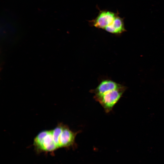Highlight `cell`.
<instances>
[{
  "label": "cell",
  "mask_w": 164,
  "mask_h": 164,
  "mask_svg": "<svg viewBox=\"0 0 164 164\" xmlns=\"http://www.w3.org/2000/svg\"><path fill=\"white\" fill-rule=\"evenodd\" d=\"M126 89V87L122 86L120 88L110 91L99 96L94 97V98L101 105L105 112L108 113L111 111Z\"/></svg>",
  "instance_id": "obj_1"
},
{
  "label": "cell",
  "mask_w": 164,
  "mask_h": 164,
  "mask_svg": "<svg viewBox=\"0 0 164 164\" xmlns=\"http://www.w3.org/2000/svg\"><path fill=\"white\" fill-rule=\"evenodd\" d=\"M33 145L39 151L50 152L57 149L53 139L51 130L39 132L34 138Z\"/></svg>",
  "instance_id": "obj_2"
},
{
  "label": "cell",
  "mask_w": 164,
  "mask_h": 164,
  "mask_svg": "<svg viewBox=\"0 0 164 164\" xmlns=\"http://www.w3.org/2000/svg\"><path fill=\"white\" fill-rule=\"evenodd\" d=\"M99 11L97 17L89 21V23L91 26L104 29L112 22L115 17L119 14L118 12L115 13L105 10Z\"/></svg>",
  "instance_id": "obj_3"
},
{
  "label": "cell",
  "mask_w": 164,
  "mask_h": 164,
  "mask_svg": "<svg viewBox=\"0 0 164 164\" xmlns=\"http://www.w3.org/2000/svg\"><path fill=\"white\" fill-rule=\"evenodd\" d=\"M80 131L74 132L69 127L63 124L59 138L60 148L68 147L72 146L75 143V137Z\"/></svg>",
  "instance_id": "obj_4"
},
{
  "label": "cell",
  "mask_w": 164,
  "mask_h": 164,
  "mask_svg": "<svg viewBox=\"0 0 164 164\" xmlns=\"http://www.w3.org/2000/svg\"><path fill=\"white\" fill-rule=\"evenodd\" d=\"M123 85L110 80H102L94 89L91 90L90 92L94 94V97L101 96L110 91L118 89Z\"/></svg>",
  "instance_id": "obj_5"
},
{
  "label": "cell",
  "mask_w": 164,
  "mask_h": 164,
  "mask_svg": "<svg viewBox=\"0 0 164 164\" xmlns=\"http://www.w3.org/2000/svg\"><path fill=\"white\" fill-rule=\"evenodd\" d=\"M117 15L112 22L107 26L104 29L110 33L116 35L121 34L126 31L125 28L124 19Z\"/></svg>",
  "instance_id": "obj_6"
}]
</instances>
